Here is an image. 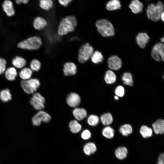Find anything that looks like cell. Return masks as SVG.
Listing matches in <instances>:
<instances>
[{
  "label": "cell",
  "instance_id": "22",
  "mask_svg": "<svg viewBox=\"0 0 164 164\" xmlns=\"http://www.w3.org/2000/svg\"><path fill=\"white\" fill-rule=\"evenodd\" d=\"M104 79L107 84H111L116 81V76L114 73L112 71L108 70L106 72Z\"/></svg>",
  "mask_w": 164,
  "mask_h": 164
},
{
  "label": "cell",
  "instance_id": "3",
  "mask_svg": "<svg viewBox=\"0 0 164 164\" xmlns=\"http://www.w3.org/2000/svg\"><path fill=\"white\" fill-rule=\"evenodd\" d=\"M164 8L163 3L160 1L158 2L156 4L153 3L149 4L146 10L148 17L154 21H159L161 14L163 11Z\"/></svg>",
  "mask_w": 164,
  "mask_h": 164
},
{
  "label": "cell",
  "instance_id": "16",
  "mask_svg": "<svg viewBox=\"0 0 164 164\" xmlns=\"http://www.w3.org/2000/svg\"><path fill=\"white\" fill-rule=\"evenodd\" d=\"M2 7L8 16H11L14 15L15 11L12 3L11 1L9 0L5 1L3 4Z\"/></svg>",
  "mask_w": 164,
  "mask_h": 164
},
{
  "label": "cell",
  "instance_id": "23",
  "mask_svg": "<svg viewBox=\"0 0 164 164\" xmlns=\"http://www.w3.org/2000/svg\"><path fill=\"white\" fill-rule=\"evenodd\" d=\"M6 78L10 81L15 80L17 75V72L15 68L11 67L8 69L5 72Z\"/></svg>",
  "mask_w": 164,
  "mask_h": 164
},
{
  "label": "cell",
  "instance_id": "24",
  "mask_svg": "<svg viewBox=\"0 0 164 164\" xmlns=\"http://www.w3.org/2000/svg\"><path fill=\"white\" fill-rule=\"evenodd\" d=\"M12 64L16 68H20L24 67L26 64L25 60L23 58L17 56L13 59Z\"/></svg>",
  "mask_w": 164,
  "mask_h": 164
},
{
  "label": "cell",
  "instance_id": "42",
  "mask_svg": "<svg viewBox=\"0 0 164 164\" xmlns=\"http://www.w3.org/2000/svg\"><path fill=\"white\" fill-rule=\"evenodd\" d=\"M29 0H15L16 3L18 4H20L21 3L24 4H27Z\"/></svg>",
  "mask_w": 164,
  "mask_h": 164
},
{
  "label": "cell",
  "instance_id": "31",
  "mask_svg": "<svg viewBox=\"0 0 164 164\" xmlns=\"http://www.w3.org/2000/svg\"><path fill=\"white\" fill-rule=\"evenodd\" d=\"M100 120L103 125H108L112 123L113 118L111 114L108 113L102 115L101 117Z\"/></svg>",
  "mask_w": 164,
  "mask_h": 164
},
{
  "label": "cell",
  "instance_id": "11",
  "mask_svg": "<svg viewBox=\"0 0 164 164\" xmlns=\"http://www.w3.org/2000/svg\"><path fill=\"white\" fill-rule=\"evenodd\" d=\"M80 101L79 95L73 92L69 94L67 98V104L72 107H76L78 106L80 104Z\"/></svg>",
  "mask_w": 164,
  "mask_h": 164
},
{
  "label": "cell",
  "instance_id": "40",
  "mask_svg": "<svg viewBox=\"0 0 164 164\" xmlns=\"http://www.w3.org/2000/svg\"><path fill=\"white\" fill-rule=\"evenodd\" d=\"M157 164H164V153H162L159 155Z\"/></svg>",
  "mask_w": 164,
  "mask_h": 164
},
{
  "label": "cell",
  "instance_id": "21",
  "mask_svg": "<svg viewBox=\"0 0 164 164\" xmlns=\"http://www.w3.org/2000/svg\"><path fill=\"white\" fill-rule=\"evenodd\" d=\"M106 9L109 11L120 9L121 7V3L118 0H111L106 5Z\"/></svg>",
  "mask_w": 164,
  "mask_h": 164
},
{
  "label": "cell",
  "instance_id": "26",
  "mask_svg": "<svg viewBox=\"0 0 164 164\" xmlns=\"http://www.w3.org/2000/svg\"><path fill=\"white\" fill-rule=\"evenodd\" d=\"M122 80L123 83L126 85L132 86L133 81L132 74L129 72L124 73L122 77Z\"/></svg>",
  "mask_w": 164,
  "mask_h": 164
},
{
  "label": "cell",
  "instance_id": "28",
  "mask_svg": "<svg viewBox=\"0 0 164 164\" xmlns=\"http://www.w3.org/2000/svg\"><path fill=\"white\" fill-rule=\"evenodd\" d=\"M119 132L123 135L127 136L132 133V128L130 125L125 124L120 127Z\"/></svg>",
  "mask_w": 164,
  "mask_h": 164
},
{
  "label": "cell",
  "instance_id": "35",
  "mask_svg": "<svg viewBox=\"0 0 164 164\" xmlns=\"http://www.w3.org/2000/svg\"><path fill=\"white\" fill-rule=\"evenodd\" d=\"M99 117L95 115H91L88 117L87 122L88 124L91 126H96L99 123Z\"/></svg>",
  "mask_w": 164,
  "mask_h": 164
},
{
  "label": "cell",
  "instance_id": "37",
  "mask_svg": "<svg viewBox=\"0 0 164 164\" xmlns=\"http://www.w3.org/2000/svg\"><path fill=\"white\" fill-rule=\"evenodd\" d=\"M115 93L116 95L119 97H122L125 94V89L124 87L121 86H118L115 88Z\"/></svg>",
  "mask_w": 164,
  "mask_h": 164
},
{
  "label": "cell",
  "instance_id": "8",
  "mask_svg": "<svg viewBox=\"0 0 164 164\" xmlns=\"http://www.w3.org/2000/svg\"><path fill=\"white\" fill-rule=\"evenodd\" d=\"M45 101V99L39 93L36 92L33 95L30 102L35 109L40 110L44 108Z\"/></svg>",
  "mask_w": 164,
  "mask_h": 164
},
{
  "label": "cell",
  "instance_id": "33",
  "mask_svg": "<svg viewBox=\"0 0 164 164\" xmlns=\"http://www.w3.org/2000/svg\"><path fill=\"white\" fill-rule=\"evenodd\" d=\"M32 74V71L31 69L25 68L23 69L19 73L20 77L23 80L30 79Z\"/></svg>",
  "mask_w": 164,
  "mask_h": 164
},
{
  "label": "cell",
  "instance_id": "36",
  "mask_svg": "<svg viewBox=\"0 0 164 164\" xmlns=\"http://www.w3.org/2000/svg\"><path fill=\"white\" fill-rule=\"evenodd\" d=\"M41 64L37 59L32 60L30 63V67L32 70L38 71L40 68Z\"/></svg>",
  "mask_w": 164,
  "mask_h": 164
},
{
  "label": "cell",
  "instance_id": "5",
  "mask_svg": "<svg viewBox=\"0 0 164 164\" xmlns=\"http://www.w3.org/2000/svg\"><path fill=\"white\" fill-rule=\"evenodd\" d=\"M21 85L22 89L26 93L32 94L39 87L40 83L37 79H30L22 80Z\"/></svg>",
  "mask_w": 164,
  "mask_h": 164
},
{
  "label": "cell",
  "instance_id": "47",
  "mask_svg": "<svg viewBox=\"0 0 164 164\" xmlns=\"http://www.w3.org/2000/svg\"></svg>",
  "mask_w": 164,
  "mask_h": 164
},
{
  "label": "cell",
  "instance_id": "20",
  "mask_svg": "<svg viewBox=\"0 0 164 164\" xmlns=\"http://www.w3.org/2000/svg\"><path fill=\"white\" fill-rule=\"evenodd\" d=\"M97 148L95 144L93 142H88L84 146L83 151L85 154L89 155L96 151Z\"/></svg>",
  "mask_w": 164,
  "mask_h": 164
},
{
  "label": "cell",
  "instance_id": "12",
  "mask_svg": "<svg viewBox=\"0 0 164 164\" xmlns=\"http://www.w3.org/2000/svg\"><path fill=\"white\" fill-rule=\"evenodd\" d=\"M77 71L75 64L72 62H68L63 65V72L64 74L66 76L74 75L76 74Z\"/></svg>",
  "mask_w": 164,
  "mask_h": 164
},
{
  "label": "cell",
  "instance_id": "10",
  "mask_svg": "<svg viewBox=\"0 0 164 164\" xmlns=\"http://www.w3.org/2000/svg\"><path fill=\"white\" fill-rule=\"evenodd\" d=\"M108 67L112 70H118L121 67L122 61L120 58L116 56H112L108 60Z\"/></svg>",
  "mask_w": 164,
  "mask_h": 164
},
{
  "label": "cell",
  "instance_id": "46",
  "mask_svg": "<svg viewBox=\"0 0 164 164\" xmlns=\"http://www.w3.org/2000/svg\"><path fill=\"white\" fill-rule=\"evenodd\" d=\"M163 77L164 79V76H163Z\"/></svg>",
  "mask_w": 164,
  "mask_h": 164
},
{
  "label": "cell",
  "instance_id": "17",
  "mask_svg": "<svg viewBox=\"0 0 164 164\" xmlns=\"http://www.w3.org/2000/svg\"><path fill=\"white\" fill-rule=\"evenodd\" d=\"M47 25L46 20L41 17L36 18L33 21V26L35 29L38 30L44 29Z\"/></svg>",
  "mask_w": 164,
  "mask_h": 164
},
{
  "label": "cell",
  "instance_id": "44",
  "mask_svg": "<svg viewBox=\"0 0 164 164\" xmlns=\"http://www.w3.org/2000/svg\"><path fill=\"white\" fill-rule=\"evenodd\" d=\"M161 41L164 44V36L161 38Z\"/></svg>",
  "mask_w": 164,
  "mask_h": 164
},
{
  "label": "cell",
  "instance_id": "18",
  "mask_svg": "<svg viewBox=\"0 0 164 164\" xmlns=\"http://www.w3.org/2000/svg\"><path fill=\"white\" fill-rule=\"evenodd\" d=\"M73 113L75 118L79 121L82 120L87 116V111L83 108H76Z\"/></svg>",
  "mask_w": 164,
  "mask_h": 164
},
{
  "label": "cell",
  "instance_id": "39",
  "mask_svg": "<svg viewBox=\"0 0 164 164\" xmlns=\"http://www.w3.org/2000/svg\"><path fill=\"white\" fill-rule=\"evenodd\" d=\"M91 136V134L90 132L87 129L84 130L81 134L82 138L84 140L89 139L90 138Z\"/></svg>",
  "mask_w": 164,
  "mask_h": 164
},
{
  "label": "cell",
  "instance_id": "41",
  "mask_svg": "<svg viewBox=\"0 0 164 164\" xmlns=\"http://www.w3.org/2000/svg\"><path fill=\"white\" fill-rule=\"evenodd\" d=\"M72 0H58L59 3L61 5L66 7Z\"/></svg>",
  "mask_w": 164,
  "mask_h": 164
},
{
  "label": "cell",
  "instance_id": "14",
  "mask_svg": "<svg viewBox=\"0 0 164 164\" xmlns=\"http://www.w3.org/2000/svg\"><path fill=\"white\" fill-rule=\"evenodd\" d=\"M129 6L133 13L137 14L142 11L143 5L139 0H132Z\"/></svg>",
  "mask_w": 164,
  "mask_h": 164
},
{
  "label": "cell",
  "instance_id": "43",
  "mask_svg": "<svg viewBox=\"0 0 164 164\" xmlns=\"http://www.w3.org/2000/svg\"><path fill=\"white\" fill-rule=\"evenodd\" d=\"M160 19L162 20L164 22V11H163L161 14Z\"/></svg>",
  "mask_w": 164,
  "mask_h": 164
},
{
  "label": "cell",
  "instance_id": "38",
  "mask_svg": "<svg viewBox=\"0 0 164 164\" xmlns=\"http://www.w3.org/2000/svg\"><path fill=\"white\" fill-rule=\"evenodd\" d=\"M6 62L5 60L0 58V74H2L5 71Z\"/></svg>",
  "mask_w": 164,
  "mask_h": 164
},
{
  "label": "cell",
  "instance_id": "30",
  "mask_svg": "<svg viewBox=\"0 0 164 164\" xmlns=\"http://www.w3.org/2000/svg\"><path fill=\"white\" fill-rule=\"evenodd\" d=\"M91 57L92 62L95 64L101 63L103 60V57L102 54L98 51H96L93 53Z\"/></svg>",
  "mask_w": 164,
  "mask_h": 164
},
{
  "label": "cell",
  "instance_id": "9",
  "mask_svg": "<svg viewBox=\"0 0 164 164\" xmlns=\"http://www.w3.org/2000/svg\"><path fill=\"white\" fill-rule=\"evenodd\" d=\"M50 116L47 112L42 111L38 112L32 118V123L35 126H39L42 121L49 122L51 120Z\"/></svg>",
  "mask_w": 164,
  "mask_h": 164
},
{
  "label": "cell",
  "instance_id": "32",
  "mask_svg": "<svg viewBox=\"0 0 164 164\" xmlns=\"http://www.w3.org/2000/svg\"><path fill=\"white\" fill-rule=\"evenodd\" d=\"M39 5L43 9L48 11L53 7V2L52 0H40Z\"/></svg>",
  "mask_w": 164,
  "mask_h": 164
},
{
  "label": "cell",
  "instance_id": "4",
  "mask_svg": "<svg viewBox=\"0 0 164 164\" xmlns=\"http://www.w3.org/2000/svg\"><path fill=\"white\" fill-rule=\"evenodd\" d=\"M42 44L41 38L34 36L30 37L19 43L18 46L21 49L28 50H36L39 48Z\"/></svg>",
  "mask_w": 164,
  "mask_h": 164
},
{
  "label": "cell",
  "instance_id": "29",
  "mask_svg": "<svg viewBox=\"0 0 164 164\" xmlns=\"http://www.w3.org/2000/svg\"><path fill=\"white\" fill-rule=\"evenodd\" d=\"M11 99L12 95L9 89H4L0 92V99L2 101L7 102Z\"/></svg>",
  "mask_w": 164,
  "mask_h": 164
},
{
  "label": "cell",
  "instance_id": "7",
  "mask_svg": "<svg viewBox=\"0 0 164 164\" xmlns=\"http://www.w3.org/2000/svg\"><path fill=\"white\" fill-rule=\"evenodd\" d=\"M151 56L156 61L159 62L161 60L164 61V44L161 43H156L152 48Z\"/></svg>",
  "mask_w": 164,
  "mask_h": 164
},
{
  "label": "cell",
  "instance_id": "25",
  "mask_svg": "<svg viewBox=\"0 0 164 164\" xmlns=\"http://www.w3.org/2000/svg\"><path fill=\"white\" fill-rule=\"evenodd\" d=\"M140 132L142 137L144 138L150 137L152 135V129L146 125H143L141 127Z\"/></svg>",
  "mask_w": 164,
  "mask_h": 164
},
{
  "label": "cell",
  "instance_id": "19",
  "mask_svg": "<svg viewBox=\"0 0 164 164\" xmlns=\"http://www.w3.org/2000/svg\"><path fill=\"white\" fill-rule=\"evenodd\" d=\"M128 153V149L125 146L119 147L115 151L116 157L120 160L125 159L127 156Z\"/></svg>",
  "mask_w": 164,
  "mask_h": 164
},
{
  "label": "cell",
  "instance_id": "6",
  "mask_svg": "<svg viewBox=\"0 0 164 164\" xmlns=\"http://www.w3.org/2000/svg\"><path fill=\"white\" fill-rule=\"evenodd\" d=\"M94 49L89 43H86L80 48L78 53V60L81 63L86 62L93 53Z\"/></svg>",
  "mask_w": 164,
  "mask_h": 164
},
{
  "label": "cell",
  "instance_id": "2",
  "mask_svg": "<svg viewBox=\"0 0 164 164\" xmlns=\"http://www.w3.org/2000/svg\"><path fill=\"white\" fill-rule=\"evenodd\" d=\"M98 31L103 36L108 37L114 35V31L112 23L106 19L98 20L95 23Z\"/></svg>",
  "mask_w": 164,
  "mask_h": 164
},
{
  "label": "cell",
  "instance_id": "27",
  "mask_svg": "<svg viewBox=\"0 0 164 164\" xmlns=\"http://www.w3.org/2000/svg\"><path fill=\"white\" fill-rule=\"evenodd\" d=\"M69 127L71 132L74 133L79 132L82 128L81 125L77 121L75 120L70 122Z\"/></svg>",
  "mask_w": 164,
  "mask_h": 164
},
{
  "label": "cell",
  "instance_id": "1",
  "mask_svg": "<svg viewBox=\"0 0 164 164\" xmlns=\"http://www.w3.org/2000/svg\"><path fill=\"white\" fill-rule=\"evenodd\" d=\"M77 24L75 16L70 15L63 18L60 21L58 27V33L63 36L70 32L73 31Z\"/></svg>",
  "mask_w": 164,
  "mask_h": 164
},
{
  "label": "cell",
  "instance_id": "15",
  "mask_svg": "<svg viewBox=\"0 0 164 164\" xmlns=\"http://www.w3.org/2000/svg\"><path fill=\"white\" fill-rule=\"evenodd\" d=\"M154 132L156 134L164 133V119L157 120L152 125Z\"/></svg>",
  "mask_w": 164,
  "mask_h": 164
},
{
  "label": "cell",
  "instance_id": "13",
  "mask_svg": "<svg viewBox=\"0 0 164 164\" xmlns=\"http://www.w3.org/2000/svg\"><path fill=\"white\" fill-rule=\"evenodd\" d=\"M136 42L139 46L144 48L149 40V37L146 33L140 32L136 37Z\"/></svg>",
  "mask_w": 164,
  "mask_h": 164
},
{
  "label": "cell",
  "instance_id": "34",
  "mask_svg": "<svg viewBox=\"0 0 164 164\" xmlns=\"http://www.w3.org/2000/svg\"><path fill=\"white\" fill-rule=\"evenodd\" d=\"M102 135L105 138L111 139L114 135V130L111 127L108 126L104 128L102 131Z\"/></svg>",
  "mask_w": 164,
  "mask_h": 164
},
{
  "label": "cell",
  "instance_id": "45",
  "mask_svg": "<svg viewBox=\"0 0 164 164\" xmlns=\"http://www.w3.org/2000/svg\"><path fill=\"white\" fill-rule=\"evenodd\" d=\"M114 98L116 100H118V97L117 95H115L114 96Z\"/></svg>",
  "mask_w": 164,
  "mask_h": 164
}]
</instances>
